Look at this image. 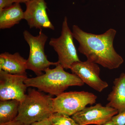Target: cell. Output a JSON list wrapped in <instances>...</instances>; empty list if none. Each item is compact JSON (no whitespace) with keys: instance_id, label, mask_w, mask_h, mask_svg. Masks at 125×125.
<instances>
[{"instance_id":"cell-1","label":"cell","mask_w":125,"mask_h":125,"mask_svg":"<svg viewBox=\"0 0 125 125\" xmlns=\"http://www.w3.org/2000/svg\"><path fill=\"white\" fill-rule=\"evenodd\" d=\"M74 38L79 43L78 51L87 60L109 70L118 68L124 62L113 46L116 30L110 29L101 34L86 32L77 25L72 27Z\"/></svg>"},{"instance_id":"cell-2","label":"cell","mask_w":125,"mask_h":125,"mask_svg":"<svg viewBox=\"0 0 125 125\" xmlns=\"http://www.w3.org/2000/svg\"><path fill=\"white\" fill-rule=\"evenodd\" d=\"M59 63L53 69L45 71V73L34 78H27V87L37 88L40 92L57 96L71 86H83L84 83L75 74L66 72Z\"/></svg>"},{"instance_id":"cell-3","label":"cell","mask_w":125,"mask_h":125,"mask_svg":"<svg viewBox=\"0 0 125 125\" xmlns=\"http://www.w3.org/2000/svg\"><path fill=\"white\" fill-rule=\"evenodd\" d=\"M53 98L52 95L30 88L24 99L20 103L15 119L26 125L49 118L54 113Z\"/></svg>"},{"instance_id":"cell-4","label":"cell","mask_w":125,"mask_h":125,"mask_svg":"<svg viewBox=\"0 0 125 125\" xmlns=\"http://www.w3.org/2000/svg\"><path fill=\"white\" fill-rule=\"evenodd\" d=\"M25 40L29 45L30 52L27 60V70L34 72L37 76L42 75L51 65H57L59 62L49 61L45 52V46L48 37L42 30L37 36H34L27 30L23 32Z\"/></svg>"},{"instance_id":"cell-5","label":"cell","mask_w":125,"mask_h":125,"mask_svg":"<svg viewBox=\"0 0 125 125\" xmlns=\"http://www.w3.org/2000/svg\"><path fill=\"white\" fill-rule=\"evenodd\" d=\"M97 98L94 94L85 91L64 92L53 98V111L54 113L72 116L87 105L95 103Z\"/></svg>"},{"instance_id":"cell-6","label":"cell","mask_w":125,"mask_h":125,"mask_svg":"<svg viewBox=\"0 0 125 125\" xmlns=\"http://www.w3.org/2000/svg\"><path fill=\"white\" fill-rule=\"evenodd\" d=\"M73 38L65 16L62 22L61 36L57 38H51L49 44L57 53L59 64L66 69H70L74 63L80 61L74 44Z\"/></svg>"},{"instance_id":"cell-7","label":"cell","mask_w":125,"mask_h":125,"mask_svg":"<svg viewBox=\"0 0 125 125\" xmlns=\"http://www.w3.org/2000/svg\"><path fill=\"white\" fill-rule=\"evenodd\" d=\"M27 75L9 73L0 70V100H16L22 102L27 87L24 83Z\"/></svg>"},{"instance_id":"cell-8","label":"cell","mask_w":125,"mask_h":125,"mask_svg":"<svg viewBox=\"0 0 125 125\" xmlns=\"http://www.w3.org/2000/svg\"><path fill=\"white\" fill-rule=\"evenodd\" d=\"M118 113L115 108L98 103L85 107L73 115L72 118L79 125H103Z\"/></svg>"},{"instance_id":"cell-9","label":"cell","mask_w":125,"mask_h":125,"mask_svg":"<svg viewBox=\"0 0 125 125\" xmlns=\"http://www.w3.org/2000/svg\"><path fill=\"white\" fill-rule=\"evenodd\" d=\"M70 69L76 74L84 83L99 92L108 86L106 81L100 77V68L97 64L89 61H81L74 63Z\"/></svg>"},{"instance_id":"cell-10","label":"cell","mask_w":125,"mask_h":125,"mask_svg":"<svg viewBox=\"0 0 125 125\" xmlns=\"http://www.w3.org/2000/svg\"><path fill=\"white\" fill-rule=\"evenodd\" d=\"M25 5L24 19L27 21L30 28L55 30L47 13L45 0H31Z\"/></svg>"},{"instance_id":"cell-11","label":"cell","mask_w":125,"mask_h":125,"mask_svg":"<svg viewBox=\"0 0 125 125\" xmlns=\"http://www.w3.org/2000/svg\"><path fill=\"white\" fill-rule=\"evenodd\" d=\"M27 60L19 52H5L0 55V70L13 74L27 75Z\"/></svg>"},{"instance_id":"cell-12","label":"cell","mask_w":125,"mask_h":125,"mask_svg":"<svg viewBox=\"0 0 125 125\" xmlns=\"http://www.w3.org/2000/svg\"><path fill=\"white\" fill-rule=\"evenodd\" d=\"M112 90L108 96L106 106L115 108L118 113L125 110V73H122L113 82Z\"/></svg>"},{"instance_id":"cell-13","label":"cell","mask_w":125,"mask_h":125,"mask_svg":"<svg viewBox=\"0 0 125 125\" xmlns=\"http://www.w3.org/2000/svg\"><path fill=\"white\" fill-rule=\"evenodd\" d=\"M24 18V11L19 3H14L0 11V29L10 28Z\"/></svg>"},{"instance_id":"cell-14","label":"cell","mask_w":125,"mask_h":125,"mask_svg":"<svg viewBox=\"0 0 125 125\" xmlns=\"http://www.w3.org/2000/svg\"><path fill=\"white\" fill-rule=\"evenodd\" d=\"M20 102L16 100H9L0 102V124L14 120L18 114Z\"/></svg>"},{"instance_id":"cell-15","label":"cell","mask_w":125,"mask_h":125,"mask_svg":"<svg viewBox=\"0 0 125 125\" xmlns=\"http://www.w3.org/2000/svg\"><path fill=\"white\" fill-rule=\"evenodd\" d=\"M70 116L54 113L48 118L51 125H79Z\"/></svg>"},{"instance_id":"cell-16","label":"cell","mask_w":125,"mask_h":125,"mask_svg":"<svg viewBox=\"0 0 125 125\" xmlns=\"http://www.w3.org/2000/svg\"><path fill=\"white\" fill-rule=\"evenodd\" d=\"M112 120L116 125H125V110L114 116Z\"/></svg>"},{"instance_id":"cell-17","label":"cell","mask_w":125,"mask_h":125,"mask_svg":"<svg viewBox=\"0 0 125 125\" xmlns=\"http://www.w3.org/2000/svg\"><path fill=\"white\" fill-rule=\"evenodd\" d=\"M12 0H0V11L13 4Z\"/></svg>"},{"instance_id":"cell-18","label":"cell","mask_w":125,"mask_h":125,"mask_svg":"<svg viewBox=\"0 0 125 125\" xmlns=\"http://www.w3.org/2000/svg\"><path fill=\"white\" fill-rule=\"evenodd\" d=\"M51 125L48 118L45 119L40 121L34 123H32L29 125Z\"/></svg>"},{"instance_id":"cell-19","label":"cell","mask_w":125,"mask_h":125,"mask_svg":"<svg viewBox=\"0 0 125 125\" xmlns=\"http://www.w3.org/2000/svg\"><path fill=\"white\" fill-rule=\"evenodd\" d=\"M0 125H23L20 121L15 119L14 120L4 124H0Z\"/></svg>"},{"instance_id":"cell-20","label":"cell","mask_w":125,"mask_h":125,"mask_svg":"<svg viewBox=\"0 0 125 125\" xmlns=\"http://www.w3.org/2000/svg\"><path fill=\"white\" fill-rule=\"evenodd\" d=\"M14 3H27L31 0H12Z\"/></svg>"},{"instance_id":"cell-21","label":"cell","mask_w":125,"mask_h":125,"mask_svg":"<svg viewBox=\"0 0 125 125\" xmlns=\"http://www.w3.org/2000/svg\"><path fill=\"white\" fill-rule=\"evenodd\" d=\"M103 125H116L114 122L112 120V119L111 120L108 121L106 123H105Z\"/></svg>"}]
</instances>
